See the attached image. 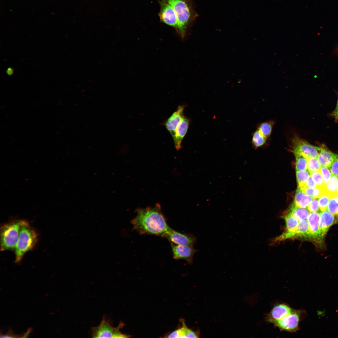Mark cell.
<instances>
[{"label": "cell", "mask_w": 338, "mask_h": 338, "mask_svg": "<svg viewBox=\"0 0 338 338\" xmlns=\"http://www.w3.org/2000/svg\"><path fill=\"white\" fill-rule=\"evenodd\" d=\"M310 177L316 183L317 186L324 187L325 185L320 171L312 172L310 173Z\"/></svg>", "instance_id": "cell-30"}, {"label": "cell", "mask_w": 338, "mask_h": 338, "mask_svg": "<svg viewBox=\"0 0 338 338\" xmlns=\"http://www.w3.org/2000/svg\"><path fill=\"white\" fill-rule=\"evenodd\" d=\"M185 107V105L178 106L177 110L172 113L164 123V125L170 133L173 139L175 135L177 127L183 115V112Z\"/></svg>", "instance_id": "cell-14"}, {"label": "cell", "mask_w": 338, "mask_h": 338, "mask_svg": "<svg viewBox=\"0 0 338 338\" xmlns=\"http://www.w3.org/2000/svg\"><path fill=\"white\" fill-rule=\"evenodd\" d=\"M293 152L294 154H300L306 158L318 157L319 147L313 146L298 137H295L293 142Z\"/></svg>", "instance_id": "cell-9"}, {"label": "cell", "mask_w": 338, "mask_h": 338, "mask_svg": "<svg viewBox=\"0 0 338 338\" xmlns=\"http://www.w3.org/2000/svg\"></svg>", "instance_id": "cell-42"}, {"label": "cell", "mask_w": 338, "mask_h": 338, "mask_svg": "<svg viewBox=\"0 0 338 338\" xmlns=\"http://www.w3.org/2000/svg\"><path fill=\"white\" fill-rule=\"evenodd\" d=\"M183 327L180 329L181 332L180 338H197L196 333L187 328L185 325H183Z\"/></svg>", "instance_id": "cell-31"}, {"label": "cell", "mask_w": 338, "mask_h": 338, "mask_svg": "<svg viewBox=\"0 0 338 338\" xmlns=\"http://www.w3.org/2000/svg\"><path fill=\"white\" fill-rule=\"evenodd\" d=\"M293 310L286 304H278L273 308L268 314L266 320L270 323L278 320L290 313Z\"/></svg>", "instance_id": "cell-13"}, {"label": "cell", "mask_w": 338, "mask_h": 338, "mask_svg": "<svg viewBox=\"0 0 338 338\" xmlns=\"http://www.w3.org/2000/svg\"><path fill=\"white\" fill-rule=\"evenodd\" d=\"M296 157V171H303L307 169V158L300 154H294Z\"/></svg>", "instance_id": "cell-25"}, {"label": "cell", "mask_w": 338, "mask_h": 338, "mask_svg": "<svg viewBox=\"0 0 338 338\" xmlns=\"http://www.w3.org/2000/svg\"><path fill=\"white\" fill-rule=\"evenodd\" d=\"M300 189L303 192L312 197L313 199L319 198L325 191V187H318L314 188L305 187Z\"/></svg>", "instance_id": "cell-21"}, {"label": "cell", "mask_w": 338, "mask_h": 338, "mask_svg": "<svg viewBox=\"0 0 338 338\" xmlns=\"http://www.w3.org/2000/svg\"><path fill=\"white\" fill-rule=\"evenodd\" d=\"M283 218L285 221L286 231L274 240L277 242L294 238L298 224V220L291 213L284 215Z\"/></svg>", "instance_id": "cell-11"}, {"label": "cell", "mask_w": 338, "mask_h": 338, "mask_svg": "<svg viewBox=\"0 0 338 338\" xmlns=\"http://www.w3.org/2000/svg\"><path fill=\"white\" fill-rule=\"evenodd\" d=\"M336 193L338 195V183L336 187Z\"/></svg>", "instance_id": "cell-41"}, {"label": "cell", "mask_w": 338, "mask_h": 338, "mask_svg": "<svg viewBox=\"0 0 338 338\" xmlns=\"http://www.w3.org/2000/svg\"><path fill=\"white\" fill-rule=\"evenodd\" d=\"M320 214L318 213L312 212L308 218L309 224V238L316 239L320 241L319 220Z\"/></svg>", "instance_id": "cell-16"}, {"label": "cell", "mask_w": 338, "mask_h": 338, "mask_svg": "<svg viewBox=\"0 0 338 338\" xmlns=\"http://www.w3.org/2000/svg\"><path fill=\"white\" fill-rule=\"evenodd\" d=\"M289 210L290 213L299 221L306 219L310 214L308 209L298 207L294 203L291 205Z\"/></svg>", "instance_id": "cell-19"}, {"label": "cell", "mask_w": 338, "mask_h": 338, "mask_svg": "<svg viewBox=\"0 0 338 338\" xmlns=\"http://www.w3.org/2000/svg\"><path fill=\"white\" fill-rule=\"evenodd\" d=\"M173 257L175 259H182L191 264L194 253L197 251L193 246L177 245L171 243Z\"/></svg>", "instance_id": "cell-10"}, {"label": "cell", "mask_w": 338, "mask_h": 338, "mask_svg": "<svg viewBox=\"0 0 338 338\" xmlns=\"http://www.w3.org/2000/svg\"><path fill=\"white\" fill-rule=\"evenodd\" d=\"M272 125L273 123L270 122L263 123L259 126L258 130L267 138L271 133Z\"/></svg>", "instance_id": "cell-29"}, {"label": "cell", "mask_w": 338, "mask_h": 338, "mask_svg": "<svg viewBox=\"0 0 338 338\" xmlns=\"http://www.w3.org/2000/svg\"><path fill=\"white\" fill-rule=\"evenodd\" d=\"M123 325L120 324L117 327L113 326L110 320L103 319L100 325L92 328V335L95 338H126L128 336L120 332Z\"/></svg>", "instance_id": "cell-5"}, {"label": "cell", "mask_w": 338, "mask_h": 338, "mask_svg": "<svg viewBox=\"0 0 338 338\" xmlns=\"http://www.w3.org/2000/svg\"><path fill=\"white\" fill-rule=\"evenodd\" d=\"M331 115L334 118L336 121H338V98L335 108Z\"/></svg>", "instance_id": "cell-38"}, {"label": "cell", "mask_w": 338, "mask_h": 338, "mask_svg": "<svg viewBox=\"0 0 338 338\" xmlns=\"http://www.w3.org/2000/svg\"><path fill=\"white\" fill-rule=\"evenodd\" d=\"M319 151L317 158L320 165L329 167L337 155L328 150L324 146L319 147Z\"/></svg>", "instance_id": "cell-17"}, {"label": "cell", "mask_w": 338, "mask_h": 338, "mask_svg": "<svg viewBox=\"0 0 338 338\" xmlns=\"http://www.w3.org/2000/svg\"><path fill=\"white\" fill-rule=\"evenodd\" d=\"M310 176V173L308 169L296 171V177L298 185L306 182Z\"/></svg>", "instance_id": "cell-28"}, {"label": "cell", "mask_w": 338, "mask_h": 338, "mask_svg": "<svg viewBox=\"0 0 338 338\" xmlns=\"http://www.w3.org/2000/svg\"><path fill=\"white\" fill-rule=\"evenodd\" d=\"M162 237L167 238L170 242L182 245L193 246L197 241L193 235L181 233L170 227Z\"/></svg>", "instance_id": "cell-7"}, {"label": "cell", "mask_w": 338, "mask_h": 338, "mask_svg": "<svg viewBox=\"0 0 338 338\" xmlns=\"http://www.w3.org/2000/svg\"><path fill=\"white\" fill-rule=\"evenodd\" d=\"M301 314L300 311L293 309L290 313L283 318L271 323L281 330L295 332L299 328Z\"/></svg>", "instance_id": "cell-6"}, {"label": "cell", "mask_w": 338, "mask_h": 338, "mask_svg": "<svg viewBox=\"0 0 338 338\" xmlns=\"http://www.w3.org/2000/svg\"><path fill=\"white\" fill-rule=\"evenodd\" d=\"M327 167H327L321 166L320 169L325 185L327 184L332 175L331 172L329 168H328Z\"/></svg>", "instance_id": "cell-32"}, {"label": "cell", "mask_w": 338, "mask_h": 338, "mask_svg": "<svg viewBox=\"0 0 338 338\" xmlns=\"http://www.w3.org/2000/svg\"><path fill=\"white\" fill-rule=\"evenodd\" d=\"M13 69L11 67L8 68L6 71L7 74L8 75H12L13 73Z\"/></svg>", "instance_id": "cell-39"}, {"label": "cell", "mask_w": 338, "mask_h": 338, "mask_svg": "<svg viewBox=\"0 0 338 338\" xmlns=\"http://www.w3.org/2000/svg\"><path fill=\"white\" fill-rule=\"evenodd\" d=\"M21 337L19 335L14 334L11 330H9L8 333L5 335H0V338H17Z\"/></svg>", "instance_id": "cell-36"}, {"label": "cell", "mask_w": 338, "mask_h": 338, "mask_svg": "<svg viewBox=\"0 0 338 338\" xmlns=\"http://www.w3.org/2000/svg\"><path fill=\"white\" fill-rule=\"evenodd\" d=\"M333 215H338V195L336 193L330 196L326 208Z\"/></svg>", "instance_id": "cell-22"}, {"label": "cell", "mask_w": 338, "mask_h": 338, "mask_svg": "<svg viewBox=\"0 0 338 338\" xmlns=\"http://www.w3.org/2000/svg\"><path fill=\"white\" fill-rule=\"evenodd\" d=\"M307 169L311 173L320 170L321 167L318 158L310 157L307 158Z\"/></svg>", "instance_id": "cell-24"}, {"label": "cell", "mask_w": 338, "mask_h": 338, "mask_svg": "<svg viewBox=\"0 0 338 338\" xmlns=\"http://www.w3.org/2000/svg\"><path fill=\"white\" fill-rule=\"evenodd\" d=\"M24 221L18 220L13 221L1 227V251L15 250L21 227Z\"/></svg>", "instance_id": "cell-4"}, {"label": "cell", "mask_w": 338, "mask_h": 338, "mask_svg": "<svg viewBox=\"0 0 338 338\" xmlns=\"http://www.w3.org/2000/svg\"><path fill=\"white\" fill-rule=\"evenodd\" d=\"M297 237L309 238V224L306 219L300 221L299 222L294 238Z\"/></svg>", "instance_id": "cell-20"}, {"label": "cell", "mask_w": 338, "mask_h": 338, "mask_svg": "<svg viewBox=\"0 0 338 338\" xmlns=\"http://www.w3.org/2000/svg\"><path fill=\"white\" fill-rule=\"evenodd\" d=\"M330 195L325 191L318 198L319 208L322 211L326 210L329 201Z\"/></svg>", "instance_id": "cell-27"}, {"label": "cell", "mask_w": 338, "mask_h": 338, "mask_svg": "<svg viewBox=\"0 0 338 338\" xmlns=\"http://www.w3.org/2000/svg\"><path fill=\"white\" fill-rule=\"evenodd\" d=\"M305 185L307 187L309 188H314L317 187L316 183L310 176L306 182Z\"/></svg>", "instance_id": "cell-35"}, {"label": "cell", "mask_w": 338, "mask_h": 338, "mask_svg": "<svg viewBox=\"0 0 338 338\" xmlns=\"http://www.w3.org/2000/svg\"><path fill=\"white\" fill-rule=\"evenodd\" d=\"M267 138L259 130H257L253 134L252 142L253 145L255 147H259L265 143Z\"/></svg>", "instance_id": "cell-26"}, {"label": "cell", "mask_w": 338, "mask_h": 338, "mask_svg": "<svg viewBox=\"0 0 338 338\" xmlns=\"http://www.w3.org/2000/svg\"><path fill=\"white\" fill-rule=\"evenodd\" d=\"M135 212L136 216L131 223L133 226V229L141 235L162 237L169 228L158 203L153 207L137 208Z\"/></svg>", "instance_id": "cell-1"}, {"label": "cell", "mask_w": 338, "mask_h": 338, "mask_svg": "<svg viewBox=\"0 0 338 338\" xmlns=\"http://www.w3.org/2000/svg\"><path fill=\"white\" fill-rule=\"evenodd\" d=\"M318 198H314L307 206V209L310 212H316L319 210Z\"/></svg>", "instance_id": "cell-33"}, {"label": "cell", "mask_w": 338, "mask_h": 338, "mask_svg": "<svg viewBox=\"0 0 338 338\" xmlns=\"http://www.w3.org/2000/svg\"><path fill=\"white\" fill-rule=\"evenodd\" d=\"M334 217L328 211H322L320 214L319 226L320 241L323 239L330 227L333 224Z\"/></svg>", "instance_id": "cell-15"}, {"label": "cell", "mask_w": 338, "mask_h": 338, "mask_svg": "<svg viewBox=\"0 0 338 338\" xmlns=\"http://www.w3.org/2000/svg\"><path fill=\"white\" fill-rule=\"evenodd\" d=\"M313 199L312 197L305 193L298 187L295 192L293 203L299 207L306 208Z\"/></svg>", "instance_id": "cell-18"}, {"label": "cell", "mask_w": 338, "mask_h": 338, "mask_svg": "<svg viewBox=\"0 0 338 338\" xmlns=\"http://www.w3.org/2000/svg\"><path fill=\"white\" fill-rule=\"evenodd\" d=\"M329 168L332 174L338 177V155Z\"/></svg>", "instance_id": "cell-34"}, {"label": "cell", "mask_w": 338, "mask_h": 338, "mask_svg": "<svg viewBox=\"0 0 338 338\" xmlns=\"http://www.w3.org/2000/svg\"><path fill=\"white\" fill-rule=\"evenodd\" d=\"M181 333L180 329L175 330L169 334L167 337L168 338H180Z\"/></svg>", "instance_id": "cell-37"}, {"label": "cell", "mask_w": 338, "mask_h": 338, "mask_svg": "<svg viewBox=\"0 0 338 338\" xmlns=\"http://www.w3.org/2000/svg\"><path fill=\"white\" fill-rule=\"evenodd\" d=\"M173 8L178 22L177 32L184 38L198 14L194 10L192 0H166Z\"/></svg>", "instance_id": "cell-2"}, {"label": "cell", "mask_w": 338, "mask_h": 338, "mask_svg": "<svg viewBox=\"0 0 338 338\" xmlns=\"http://www.w3.org/2000/svg\"><path fill=\"white\" fill-rule=\"evenodd\" d=\"M338 183V177L332 174L328 183L325 186L326 191L330 196L336 193Z\"/></svg>", "instance_id": "cell-23"}, {"label": "cell", "mask_w": 338, "mask_h": 338, "mask_svg": "<svg viewBox=\"0 0 338 338\" xmlns=\"http://www.w3.org/2000/svg\"><path fill=\"white\" fill-rule=\"evenodd\" d=\"M32 330V328H29L28 329V330H27V331L24 334L23 336H21V337H22V338H26V337H28L29 334L31 332Z\"/></svg>", "instance_id": "cell-40"}, {"label": "cell", "mask_w": 338, "mask_h": 338, "mask_svg": "<svg viewBox=\"0 0 338 338\" xmlns=\"http://www.w3.org/2000/svg\"><path fill=\"white\" fill-rule=\"evenodd\" d=\"M38 240V235L34 230L25 221L21 227L15 251V262H20L25 254L31 250Z\"/></svg>", "instance_id": "cell-3"}, {"label": "cell", "mask_w": 338, "mask_h": 338, "mask_svg": "<svg viewBox=\"0 0 338 338\" xmlns=\"http://www.w3.org/2000/svg\"><path fill=\"white\" fill-rule=\"evenodd\" d=\"M189 123V119L183 115L177 127L175 135L173 139L177 150L182 148V142L187 132Z\"/></svg>", "instance_id": "cell-12"}, {"label": "cell", "mask_w": 338, "mask_h": 338, "mask_svg": "<svg viewBox=\"0 0 338 338\" xmlns=\"http://www.w3.org/2000/svg\"><path fill=\"white\" fill-rule=\"evenodd\" d=\"M160 9L159 16L160 21L174 28L177 31L178 29V22L175 12L172 6L166 0L159 1Z\"/></svg>", "instance_id": "cell-8"}]
</instances>
